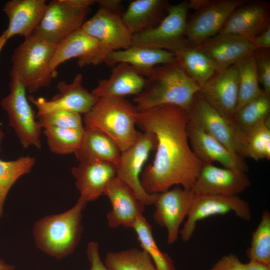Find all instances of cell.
<instances>
[{
    "label": "cell",
    "instance_id": "cell-39",
    "mask_svg": "<svg viewBox=\"0 0 270 270\" xmlns=\"http://www.w3.org/2000/svg\"><path fill=\"white\" fill-rule=\"evenodd\" d=\"M252 55L259 83L264 92L270 95V50L256 49Z\"/></svg>",
    "mask_w": 270,
    "mask_h": 270
},
{
    "label": "cell",
    "instance_id": "cell-29",
    "mask_svg": "<svg viewBox=\"0 0 270 270\" xmlns=\"http://www.w3.org/2000/svg\"><path fill=\"white\" fill-rule=\"evenodd\" d=\"M174 54L186 74L200 87L217 72L210 60L196 46L186 42Z\"/></svg>",
    "mask_w": 270,
    "mask_h": 270
},
{
    "label": "cell",
    "instance_id": "cell-42",
    "mask_svg": "<svg viewBox=\"0 0 270 270\" xmlns=\"http://www.w3.org/2000/svg\"><path fill=\"white\" fill-rule=\"evenodd\" d=\"M252 43L256 50L270 49V25L267 26L254 38Z\"/></svg>",
    "mask_w": 270,
    "mask_h": 270
},
{
    "label": "cell",
    "instance_id": "cell-40",
    "mask_svg": "<svg viewBox=\"0 0 270 270\" xmlns=\"http://www.w3.org/2000/svg\"><path fill=\"white\" fill-rule=\"evenodd\" d=\"M98 244L95 241L90 242L86 246V254L90 263L88 270H111L104 262L100 256Z\"/></svg>",
    "mask_w": 270,
    "mask_h": 270
},
{
    "label": "cell",
    "instance_id": "cell-17",
    "mask_svg": "<svg viewBox=\"0 0 270 270\" xmlns=\"http://www.w3.org/2000/svg\"><path fill=\"white\" fill-rule=\"evenodd\" d=\"M270 5L263 0H248L236 8L216 36H238L252 42L270 25Z\"/></svg>",
    "mask_w": 270,
    "mask_h": 270
},
{
    "label": "cell",
    "instance_id": "cell-4",
    "mask_svg": "<svg viewBox=\"0 0 270 270\" xmlns=\"http://www.w3.org/2000/svg\"><path fill=\"white\" fill-rule=\"evenodd\" d=\"M138 113L135 106L124 98H99L84 114V127L104 133L122 152L132 145L141 133L136 128Z\"/></svg>",
    "mask_w": 270,
    "mask_h": 270
},
{
    "label": "cell",
    "instance_id": "cell-7",
    "mask_svg": "<svg viewBox=\"0 0 270 270\" xmlns=\"http://www.w3.org/2000/svg\"><path fill=\"white\" fill-rule=\"evenodd\" d=\"M188 1L170 6L167 14L156 26L132 35V46L162 49L174 54L186 42L185 32Z\"/></svg>",
    "mask_w": 270,
    "mask_h": 270
},
{
    "label": "cell",
    "instance_id": "cell-37",
    "mask_svg": "<svg viewBox=\"0 0 270 270\" xmlns=\"http://www.w3.org/2000/svg\"><path fill=\"white\" fill-rule=\"evenodd\" d=\"M249 260L270 266V213L264 210L246 251Z\"/></svg>",
    "mask_w": 270,
    "mask_h": 270
},
{
    "label": "cell",
    "instance_id": "cell-21",
    "mask_svg": "<svg viewBox=\"0 0 270 270\" xmlns=\"http://www.w3.org/2000/svg\"><path fill=\"white\" fill-rule=\"evenodd\" d=\"M71 172L80 193L79 198L88 203L104 194L109 183L116 177V168L106 162H82L73 167Z\"/></svg>",
    "mask_w": 270,
    "mask_h": 270
},
{
    "label": "cell",
    "instance_id": "cell-46",
    "mask_svg": "<svg viewBox=\"0 0 270 270\" xmlns=\"http://www.w3.org/2000/svg\"><path fill=\"white\" fill-rule=\"evenodd\" d=\"M8 40L4 32H3L0 36V54L6 44Z\"/></svg>",
    "mask_w": 270,
    "mask_h": 270
},
{
    "label": "cell",
    "instance_id": "cell-32",
    "mask_svg": "<svg viewBox=\"0 0 270 270\" xmlns=\"http://www.w3.org/2000/svg\"><path fill=\"white\" fill-rule=\"evenodd\" d=\"M132 228L136 234L142 250L149 256L158 270H176L171 258L161 251L158 246L152 226L144 215L137 218Z\"/></svg>",
    "mask_w": 270,
    "mask_h": 270
},
{
    "label": "cell",
    "instance_id": "cell-33",
    "mask_svg": "<svg viewBox=\"0 0 270 270\" xmlns=\"http://www.w3.org/2000/svg\"><path fill=\"white\" fill-rule=\"evenodd\" d=\"M252 52L235 64L238 69V84L236 110L258 97L263 92L260 86Z\"/></svg>",
    "mask_w": 270,
    "mask_h": 270
},
{
    "label": "cell",
    "instance_id": "cell-18",
    "mask_svg": "<svg viewBox=\"0 0 270 270\" xmlns=\"http://www.w3.org/2000/svg\"><path fill=\"white\" fill-rule=\"evenodd\" d=\"M199 92L214 108L232 122L238 96L236 65L217 72L201 87Z\"/></svg>",
    "mask_w": 270,
    "mask_h": 270
},
{
    "label": "cell",
    "instance_id": "cell-2",
    "mask_svg": "<svg viewBox=\"0 0 270 270\" xmlns=\"http://www.w3.org/2000/svg\"><path fill=\"white\" fill-rule=\"evenodd\" d=\"M200 88L176 60L155 66L133 100L138 112L162 105L176 106L186 112Z\"/></svg>",
    "mask_w": 270,
    "mask_h": 270
},
{
    "label": "cell",
    "instance_id": "cell-14",
    "mask_svg": "<svg viewBox=\"0 0 270 270\" xmlns=\"http://www.w3.org/2000/svg\"><path fill=\"white\" fill-rule=\"evenodd\" d=\"M155 206L154 221L167 231V242L173 244L178 238L180 228L186 218L194 194L190 189L176 186L150 194Z\"/></svg>",
    "mask_w": 270,
    "mask_h": 270
},
{
    "label": "cell",
    "instance_id": "cell-30",
    "mask_svg": "<svg viewBox=\"0 0 270 270\" xmlns=\"http://www.w3.org/2000/svg\"><path fill=\"white\" fill-rule=\"evenodd\" d=\"M270 118V95L264 90L235 112L232 122L244 134Z\"/></svg>",
    "mask_w": 270,
    "mask_h": 270
},
{
    "label": "cell",
    "instance_id": "cell-16",
    "mask_svg": "<svg viewBox=\"0 0 270 270\" xmlns=\"http://www.w3.org/2000/svg\"><path fill=\"white\" fill-rule=\"evenodd\" d=\"M250 185L244 172L203 163L190 190L196 194L236 196Z\"/></svg>",
    "mask_w": 270,
    "mask_h": 270
},
{
    "label": "cell",
    "instance_id": "cell-23",
    "mask_svg": "<svg viewBox=\"0 0 270 270\" xmlns=\"http://www.w3.org/2000/svg\"><path fill=\"white\" fill-rule=\"evenodd\" d=\"M47 4L45 0H10L2 11L7 16L8 24L4 31L8 40L14 36H30L40 24Z\"/></svg>",
    "mask_w": 270,
    "mask_h": 270
},
{
    "label": "cell",
    "instance_id": "cell-3",
    "mask_svg": "<svg viewBox=\"0 0 270 270\" xmlns=\"http://www.w3.org/2000/svg\"><path fill=\"white\" fill-rule=\"evenodd\" d=\"M86 204L78 198L74 206L68 210L38 220L32 230L37 248L59 260L72 254L82 238V212Z\"/></svg>",
    "mask_w": 270,
    "mask_h": 270
},
{
    "label": "cell",
    "instance_id": "cell-1",
    "mask_svg": "<svg viewBox=\"0 0 270 270\" xmlns=\"http://www.w3.org/2000/svg\"><path fill=\"white\" fill-rule=\"evenodd\" d=\"M186 112L174 105H162L138 112L136 125L143 132L153 133L157 140L152 164L140 176L142 186L152 194L168 190L174 185L191 189L202 162L190 145Z\"/></svg>",
    "mask_w": 270,
    "mask_h": 270
},
{
    "label": "cell",
    "instance_id": "cell-22",
    "mask_svg": "<svg viewBox=\"0 0 270 270\" xmlns=\"http://www.w3.org/2000/svg\"><path fill=\"white\" fill-rule=\"evenodd\" d=\"M215 66L217 72L234 65L255 50L249 40L238 36H216L196 46Z\"/></svg>",
    "mask_w": 270,
    "mask_h": 270
},
{
    "label": "cell",
    "instance_id": "cell-26",
    "mask_svg": "<svg viewBox=\"0 0 270 270\" xmlns=\"http://www.w3.org/2000/svg\"><path fill=\"white\" fill-rule=\"evenodd\" d=\"M170 6L166 0H134L121 18L133 35L158 26L167 14Z\"/></svg>",
    "mask_w": 270,
    "mask_h": 270
},
{
    "label": "cell",
    "instance_id": "cell-19",
    "mask_svg": "<svg viewBox=\"0 0 270 270\" xmlns=\"http://www.w3.org/2000/svg\"><path fill=\"white\" fill-rule=\"evenodd\" d=\"M187 134L190 148L196 156L204 164L218 162L224 168L248 170L244 158L232 152L212 136L188 120Z\"/></svg>",
    "mask_w": 270,
    "mask_h": 270
},
{
    "label": "cell",
    "instance_id": "cell-28",
    "mask_svg": "<svg viewBox=\"0 0 270 270\" xmlns=\"http://www.w3.org/2000/svg\"><path fill=\"white\" fill-rule=\"evenodd\" d=\"M74 154L80 162L103 161L112 163L116 166L121 150L104 133L84 127L80 144Z\"/></svg>",
    "mask_w": 270,
    "mask_h": 270
},
{
    "label": "cell",
    "instance_id": "cell-12",
    "mask_svg": "<svg viewBox=\"0 0 270 270\" xmlns=\"http://www.w3.org/2000/svg\"><path fill=\"white\" fill-rule=\"evenodd\" d=\"M157 140L150 132H141L134 143L121 152L116 166V176L134 192L145 206L152 204V196L143 188L140 176L150 153L156 150Z\"/></svg>",
    "mask_w": 270,
    "mask_h": 270
},
{
    "label": "cell",
    "instance_id": "cell-10",
    "mask_svg": "<svg viewBox=\"0 0 270 270\" xmlns=\"http://www.w3.org/2000/svg\"><path fill=\"white\" fill-rule=\"evenodd\" d=\"M246 0H200L198 8L187 20L185 37L188 44L197 46L220 32L227 19Z\"/></svg>",
    "mask_w": 270,
    "mask_h": 270
},
{
    "label": "cell",
    "instance_id": "cell-11",
    "mask_svg": "<svg viewBox=\"0 0 270 270\" xmlns=\"http://www.w3.org/2000/svg\"><path fill=\"white\" fill-rule=\"evenodd\" d=\"M230 212L245 221L250 220L252 218L248 203L238 196L194 194L186 220L180 230L182 240L186 242L190 240L200 220Z\"/></svg>",
    "mask_w": 270,
    "mask_h": 270
},
{
    "label": "cell",
    "instance_id": "cell-15",
    "mask_svg": "<svg viewBox=\"0 0 270 270\" xmlns=\"http://www.w3.org/2000/svg\"><path fill=\"white\" fill-rule=\"evenodd\" d=\"M82 79V74H78L70 84L60 81L56 86L58 92L50 100L29 96V101L37 108L36 116L56 110L70 111L80 114L88 112L98 98L83 86Z\"/></svg>",
    "mask_w": 270,
    "mask_h": 270
},
{
    "label": "cell",
    "instance_id": "cell-8",
    "mask_svg": "<svg viewBox=\"0 0 270 270\" xmlns=\"http://www.w3.org/2000/svg\"><path fill=\"white\" fill-rule=\"evenodd\" d=\"M9 86V94L0 102L8 114L9 124L14 130L23 148L32 146L40 149L42 127L36 120L34 112L26 98V90L16 77H11Z\"/></svg>",
    "mask_w": 270,
    "mask_h": 270
},
{
    "label": "cell",
    "instance_id": "cell-38",
    "mask_svg": "<svg viewBox=\"0 0 270 270\" xmlns=\"http://www.w3.org/2000/svg\"><path fill=\"white\" fill-rule=\"evenodd\" d=\"M36 118L42 128L48 126L74 129L84 128L81 114L76 112L56 110L37 116Z\"/></svg>",
    "mask_w": 270,
    "mask_h": 270
},
{
    "label": "cell",
    "instance_id": "cell-27",
    "mask_svg": "<svg viewBox=\"0 0 270 270\" xmlns=\"http://www.w3.org/2000/svg\"><path fill=\"white\" fill-rule=\"evenodd\" d=\"M97 42L81 28L68 35L56 45L50 62V68L57 74L56 68L72 58H78V65L84 67L89 62L98 50Z\"/></svg>",
    "mask_w": 270,
    "mask_h": 270
},
{
    "label": "cell",
    "instance_id": "cell-13",
    "mask_svg": "<svg viewBox=\"0 0 270 270\" xmlns=\"http://www.w3.org/2000/svg\"><path fill=\"white\" fill-rule=\"evenodd\" d=\"M89 9L72 6L68 0H54L47 4L44 16L33 34L57 45L81 28Z\"/></svg>",
    "mask_w": 270,
    "mask_h": 270
},
{
    "label": "cell",
    "instance_id": "cell-24",
    "mask_svg": "<svg viewBox=\"0 0 270 270\" xmlns=\"http://www.w3.org/2000/svg\"><path fill=\"white\" fill-rule=\"evenodd\" d=\"M176 60L174 54L169 51L132 46L128 48L111 52L106 56L104 62L110 66L126 63L142 76L148 77L155 66Z\"/></svg>",
    "mask_w": 270,
    "mask_h": 270
},
{
    "label": "cell",
    "instance_id": "cell-45",
    "mask_svg": "<svg viewBox=\"0 0 270 270\" xmlns=\"http://www.w3.org/2000/svg\"><path fill=\"white\" fill-rule=\"evenodd\" d=\"M14 269L15 266L14 265L6 263L0 258V270H14Z\"/></svg>",
    "mask_w": 270,
    "mask_h": 270
},
{
    "label": "cell",
    "instance_id": "cell-31",
    "mask_svg": "<svg viewBox=\"0 0 270 270\" xmlns=\"http://www.w3.org/2000/svg\"><path fill=\"white\" fill-rule=\"evenodd\" d=\"M4 136V132L0 126V150ZM35 163V158L30 156H20L10 161L0 159V218L10 189L20 178L30 172Z\"/></svg>",
    "mask_w": 270,
    "mask_h": 270
},
{
    "label": "cell",
    "instance_id": "cell-34",
    "mask_svg": "<svg viewBox=\"0 0 270 270\" xmlns=\"http://www.w3.org/2000/svg\"><path fill=\"white\" fill-rule=\"evenodd\" d=\"M104 263L111 270H158L149 256L135 248L108 252Z\"/></svg>",
    "mask_w": 270,
    "mask_h": 270
},
{
    "label": "cell",
    "instance_id": "cell-41",
    "mask_svg": "<svg viewBox=\"0 0 270 270\" xmlns=\"http://www.w3.org/2000/svg\"><path fill=\"white\" fill-rule=\"evenodd\" d=\"M210 270H246V264L234 254L223 256Z\"/></svg>",
    "mask_w": 270,
    "mask_h": 270
},
{
    "label": "cell",
    "instance_id": "cell-6",
    "mask_svg": "<svg viewBox=\"0 0 270 270\" xmlns=\"http://www.w3.org/2000/svg\"><path fill=\"white\" fill-rule=\"evenodd\" d=\"M81 29L98 44L89 65L103 63L111 52L128 48L132 44V34L124 24L121 15L102 8H98L94 16L84 22Z\"/></svg>",
    "mask_w": 270,
    "mask_h": 270
},
{
    "label": "cell",
    "instance_id": "cell-20",
    "mask_svg": "<svg viewBox=\"0 0 270 270\" xmlns=\"http://www.w3.org/2000/svg\"><path fill=\"white\" fill-rule=\"evenodd\" d=\"M104 195L108 198L112 206L106 215L110 228L123 226L132 228L137 218L143 215L145 205L132 190L116 176L109 183Z\"/></svg>",
    "mask_w": 270,
    "mask_h": 270
},
{
    "label": "cell",
    "instance_id": "cell-44",
    "mask_svg": "<svg viewBox=\"0 0 270 270\" xmlns=\"http://www.w3.org/2000/svg\"><path fill=\"white\" fill-rule=\"evenodd\" d=\"M246 270H270V266L249 260L246 264Z\"/></svg>",
    "mask_w": 270,
    "mask_h": 270
},
{
    "label": "cell",
    "instance_id": "cell-43",
    "mask_svg": "<svg viewBox=\"0 0 270 270\" xmlns=\"http://www.w3.org/2000/svg\"><path fill=\"white\" fill-rule=\"evenodd\" d=\"M96 3L98 5L100 8L122 15L123 13V6L122 1L119 0H98Z\"/></svg>",
    "mask_w": 270,
    "mask_h": 270
},
{
    "label": "cell",
    "instance_id": "cell-25",
    "mask_svg": "<svg viewBox=\"0 0 270 270\" xmlns=\"http://www.w3.org/2000/svg\"><path fill=\"white\" fill-rule=\"evenodd\" d=\"M146 82V78L132 66L126 63H120L113 66L109 78L99 80L97 86L91 92L98 98L136 96L142 92Z\"/></svg>",
    "mask_w": 270,
    "mask_h": 270
},
{
    "label": "cell",
    "instance_id": "cell-5",
    "mask_svg": "<svg viewBox=\"0 0 270 270\" xmlns=\"http://www.w3.org/2000/svg\"><path fill=\"white\" fill-rule=\"evenodd\" d=\"M56 46L34 34L24 38L12 54L10 77L16 78L31 93L48 86L56 76L50 68Z\"/></svg>",
    "mask_w": 270,
    "mask_h": 270
},
{
    "label": "cell",
    "instance_id": "cell-36",
    "mask_svg": "<svg viewBox=\"0 0 270 270\" xmlns=\"http://www.w3.org/2000/svg\"><path fill=\"white\" fill-rule=\"evenodd\" d=\"M242 157L270 158V118L244 134Z\"/></svg>",
    "mask_w": 270,
    "mask_h": 270
},
{
    "label": "cell",
    "instance_id": "cell-35",
    "mask_svg": "<svg viewBox=\"0 0 270 270\" xmlns=\"http://www.w3.org/2000/svg\"><path fill=\"white\" fill-rule=\"evenodd\" d=\"M44 128L50 151L58 154L66 155L74 153L78 148L84 127L74 129L48 126Z\"/></svg>",
    "mask_w": 270,
    "mask_h": 270
},
{
    "label": "cell",
    "instance_id": "cell-9",
    "mask_svg": "<svg viewBox=\"0 0 270 270\" xmlns=\"http://www.w3.org/2000/svg\"><path fill=\"white\" fill-rule=\"evenodd\" d=\"M186 113L189 122L208 133L232 152L242 157L244 134L208 104L199 92L194 96Z\"/></svg>",
    "mask_w": 270,
    "mask_h": 270
}]
</instances>
